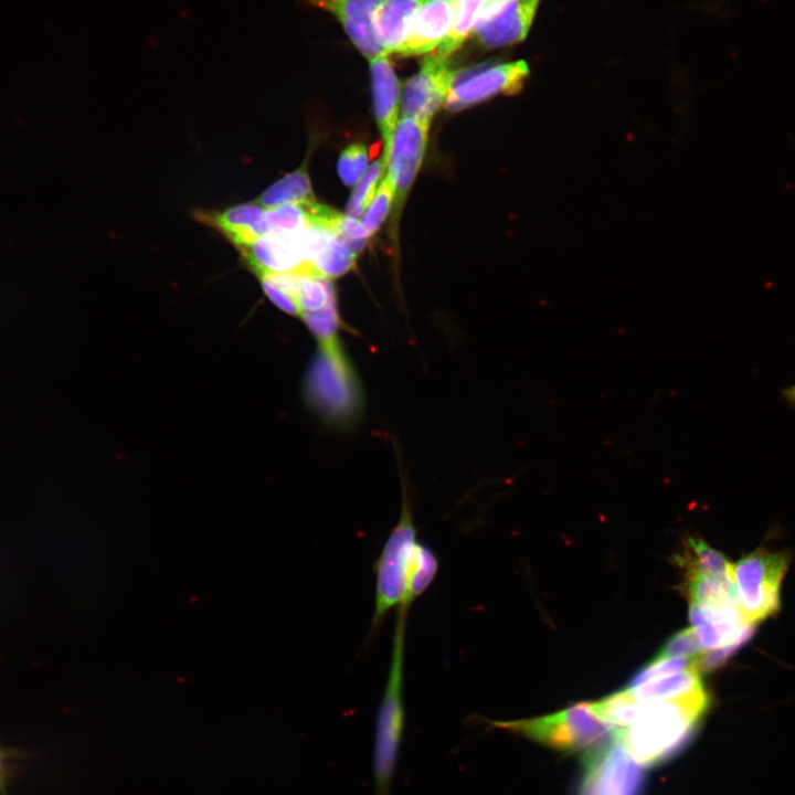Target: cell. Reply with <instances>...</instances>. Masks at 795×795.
Here are the masks:
<instances>
[{"label": "cell", "mask_w": 795, "mask_h": 795, "mask_svg": "<svg viewBox=\"0 0 795 795\" xmlns=\"http://www.w3.org/2000/svg\"><path fill=\"white\" fill-rule=\"evenodd\" d=\"M788 568L785 553L757 550L733 565L740 608L756 624L780 608V587Z\"/></svg>", "instance_id": "8992f818"}, {"label": "cell", "mask_w": 795, "mask_h": 795, "mask_svg": "<svg viewBox=\"0 0 795 795\" xmlns=\"http://www.w3.org/2000/svg\"><path fill=\"white\" fill-rule=\"evenodd\" d=\"M428 120L402 117L392 135L386 169L395 187L394 211L403 204L421 168L428 137Z\"/></svg>", "instance_id": "9c48e42d"}, {"label": "cell", "mask_w": 795, "mask_h": 795, "mask_svg": "<svg viewBox=\"0 0 795 795\" xmlns=\"http://www.w3.org/2000/svg\"><path fill=\"white\" fill-rule=\"evenodd\" d=\"M316 202L317 200L311 188L306 162L295 171L274 182L255 200V203L264 209L283 204L308 205Z\"/></svg>", "instance_id": "ffe728a7"}, {"label": "cell", "mask_w": 795, "mask_h": 795, "mask_svg": "<svg viewBox=\"0 0 795 795\" xmlns=\"http://www.w3.org/2000/svg\"><path fill=\"white\" fill-rule=\"evenodd\" d=\"M368 149L361 142L346 147L339 156L337 170L342 182L353 187L362 177L368 166Z\"/></svg>", "instance_id": "1f68e13d"}, {"label": "cell", "mask_w": 795, "mask_h": 795, "mask_svg": "<svg viewBox=\"0 0 795 795\" xmlns=\"http://www.w3.org/2000/svg\"><path fill=\"white\" fill-rule=\"evenodd\" d=\"M782 396L786 404L795 410V384L782 390Z\"/></svg>", "instance_id": "d590c367"}, {"label": "cell", "mask_w": 795, "mask_h": 795, "mask_svg": "<svg viewBox=\"0 0 795 795\" xmlns=\"http://www.w3.org/2000/svg\"><path fill=\"white\" fill-rule=\"evenodd\" d=\"M395 198V187L389 176L382 180L378 188L371 203L365 209L361 223L367 229L370 236L377 232V230L384 222Z\"/></svg>", "instance_id": "4dcf8cb0"}, {"label": "cell", "mask_w": 795, "mask_h": 795, "mask_svg": "<svg viewBox=\"0 0 795 795\" xmlns=\"http://www.w3.org/2000/svg\"><path fill=\"white\" fill-rule=\"evenodd\" d=\"M305 394L308 404L327 424L347 426L360 416L361 385L339 339L318 343L306 375Z\"/></svg>", "instance_id": "3957f363"}, {"label": "cell", "mask_w": 795, "mask_h": 795, "mask_svg": "<svg viewBox=\"0 0 795 795\" xmlns=\"http://www.w3.org/2000/svg\"><path fill=\"white\" fill-rule=\"evenodd\" d=\"M386 56L381 55L369 61L373 109L384 145L382 156L385 162L392 135L398 124L400 102V83Z\"/></svg>", "instance_id": "2e32d148"}, {"label": "cell", "mask_w": 795, "mask_h": 795, "mask_svg": "<svg viewBox=\"0 0 795 795\" xmlns=\"http://www.w3.org/2000/svg\"><path fill=\"white\" fill-rule=\"evenodd\" d=\"M682 559L686 572L698 573L725 585H735L733 565L704 541L689 538Z\"/></svg>", "instance_id": "44dd1931"}, {"label": "cell", "mask_w": 795, "mask_h": 795, "mask_svg": "<svg viewBox=\"0 0 795 795\" xmlns=\"http://www.w3.org/2000/svg\"><path fill=\"white\" fill-rule=\"evenodd\" d=\"M409 608L398 607L388 678L375 717L372 753L374 795H390L405 728L403 678Z\"/></svg>", "instance_id": "7a4b0ae2"}, {"label": "cell", "mask_w": 795, "mask_h": 795, "mask_svg": "<svg viewBox=\"0 0 795 795\" xmlns=\"http://www.w3.org/2000/svg\"><path fill=\"white\" fill-rule=\"evenodd\" d=\"M529 77L524 61L483 65L460 80L455 78L445 100L447 110L457 112L499 94L515 95Z\"/></svg>", "instance_id": "ba28073f"}, {"label": "cell", "mask_w": 795, "mask_h": 795, "mask_svg": "<svg viewBox=\"0 0 795 795\" xmlns=\"http://www.w3.org/2000/svg\"><path fill=\"white\" fill-rule=\"evenodd\" d=\"M333 14L357 49L370 61L388 55L377 40L372 15L383 0H306Z\"/></svg>", "instance_id": "9a60e30c"}, {"label": "cell", "mask_w": 795, "mask_h": 795, "mask_svg": "<svg viewBox=\"0 0 795 795\" xmlns=\"http://www.w3.org/2000/svg\"><path fill=\"white\" fill-rule=\"evenodd\" d=\"M628 689L640 702L674 700L706 690L698 665Z\"/></svg>", "instance_id": "d6986e66"}, {"label": "cell", "mask_w": 795, "mask_h": 795, "mask_svg": "<svg viewBox=\"0 0 795 795\" xmlns=\"http://www.w3.org/2000/svg\"><path fill=\"white\" fill-rule=\"evenodd\" d=\"M265 209L255 202L242 203L222 211H200L194 216L198 221L220 231L237 248L253 242L254 226Z\"/></svg>", "instance_id": "e0dca14e"}, {"label": "cell", "mask_w": 795, "mask_h": 795, "mask_svg": "<svg viewBox=\"0 0 795 795\" xmlns=\"http://www.w3.org/2000/svg\"><path fill=\"white\" fill-rule=\"evenodd\" d=\"M577 795H642L644 770L617 741L585 757Z\"/></svg>", "instance_id": "52a82bcc"}, {"label": "cell", "mask_w": 795, "mask_h": 795, "mask_svg": "<svg viewBox=\"0 0 795 795\" xmlns=\"http://www.w3.org/2000/svg\"><path fill=\"white\" fill-rule=\"evenodd\" d=\"M298 231L262 235L239 251L257 277L275 273L321 277L306 261Z\"/></svg>", "instance_id": "7c38bea8"}, {"label": "cell", "mask_w": 795, "mask_h": 795, "mask_svg": "<svg viewBox=\"0 0 795 795\" xmlns=\"http://www.w3.org/2000/svg\"><path fill=\"white\" fill-rule=\"evenodd\" d=\"M438 571V559L434 550L417 541L407 575L406 603L411 605L432 584Z\"/></svg>", "instance_id": "d4e9b609"}, {"label": "cell", "mask_w": 795, "mask_h": 795, "mask_svg": "<svg viewBox=\"0 0 795 795\" xmlns=\"http://www.w3.org/2000/svg\"><path fill=\"white\" fill-rule=\"evenodd\" d=\"M300 318L316 337L318 343L339 339L340 318L336 298L321 309L303 312Z\"/></svg>", "instance_id": "f1b7e54d"}, {"label": "cell", "mask_w": 795, "mask_h": 795, "mask_svg": "<svg viewBox=\"0 0 795 795\" xmlns=\"http://www.w3.org/2000/svg\"><path fill=\"white\" fill-rule=\"evenodd\" d=\"M454 18V0H425L413 13L396 54L411 56L436 50L451 32Z\"/></svg>", "instance_id": "5bb4252c"}, {"label": "cell", "mask_w": 795, "mask_h": 795, "mask_svg": "<svg viewBox=\"0 0 795 795\" xmlns=\"http://www.w3.org/2000/svg\"><path fill=\"white\" fill-rule=\"evenodd\" d=\"M455 76L447 57L436 53L426 56L420 71L404 86L401 103L403 117L431 121L446 100Z\"/></svg>", "instance_id": "8fae6325"}, {"label": "cell", "mask_w": 795, "mask_h": 795, "mask_svg": "<svg viewBox=\"0 0 795 795\" xmlns=\"http://www.w3.org/2000/svg\"><path fill=\"white\" fill-rule=\"evenodd\" d=\"M490 723L551 749L585 752L586 756L614 740L612 728L596 714L592 702H581L543 717Z\"/></svg>", "instance_id": "277c9868"}, {"label": "cell", "mask_w": 795, "mask_h": 795, "mask_svg": "<svg viewBox=\"0 0 795 795\" xmlns=\"http://www.w3.org/2000/svg\"><path fill=\"white\" fill-rule=\"evenodd\" d=\"M490 1H496V0H490Z\"/></svg>", "instance_id": "8d00e7d4"}, {"label": "cell", "mask_w": 795, "mask_h": 795, "mask_svg": "<svg viewBox=\"0 0 795 795\" xmlns=\"http://www.w3.org/2000/svg\"><path fill=\"white\" fill-rule=\"evenodd\" d=\"M708 706L706 690L674 700L640 702L633 721L614 734V740L642 766L662 763L689 743Z\"/></svg>", "instance_id": "6da1fadb"}, {"label": "cell", "mask_w": 795, "mask_h": 795, "mask_svg": "<svg viewBox=\"0 0 795 795\" xmlns=\"http://www.w3.org/2000/svg\"><path fill=\"white\" fill-rule=\"evenodd\" d=\"M702 650L693 628L689 627L674 634L656 657H699Z\"/></svg>", "instance_id": "d6a6232c"}, {"label": "cell", "mask_w": 795, "mask_h": 795, "mask_svg": "<svg viewBox=\"0 0 795 795\" xmlns=\"http://www.w3.org/2000/svg\"><path fill=\"white\" fill-rule=\"evenodd\" d=\"M540 0H496L479 13L473 34L486 49L512 45L528 34Z\"/></svg>", "instance_id": "30bf717a"}, {"label": "cell", "mask_w": 795, "mask_h": 795, "mask_svg": "<svg viewBox=\"0 0 795 795\" xmlns=\"http://www.w3.org/2000/svg\"><path fill=\"white\" fill-rule=\"evenodd\" d=\"M695 665H698V657H656L634 674L627 688L680 672Z\"/></svg>", "instance_id": "f546056e"}, {"label": "cell", "mask_w": 795, "mask_h": 795, "mask_svg": "<svg viewBox=\"0 0 795 795\" xmlns=\"http://www.w3.org/2000/svg\"><path fill=\"white\" fill-rule=\"evenodd\" d=\"M455 18L447 38L436 49V54L447 57L473 33L477 18L490 0H454Z\"/></svg>", "instance_id": "603a6c76"}, {"label": "cell", "mask_w": 795, "mask_h": 795, "mask_svg": "<svg viewBox=\"0 0 795 795\" xmlns=\"http://www.w3.org/2000/svg\"><path fill=\"white\" fill-rule=\"evenodd\" d=\"M26 755L17 749L0 745V795H9V784L12 778L14 763Z\"/></svg>", "instance_id": "836d02e7"}, {"label": "cell", "mask_w": 795, "mask_h": 795, "mask_svg": "<svg viewBox=\"0 0 795 795\" xmlns=\"http://www.w3.org/2000/svg\"><path fill=\"white\" fill-rule=\"evenodd\" d=\"M262 287L266 296L274 303L279 309L287 314L299 316L300 310L296 300L286 294L284 290L276 287L274 284L265 278H259Z\"/></svg>", "instance_id": "e575fe53"}, {"label": "cell", "mask_w": 795, "mask_h": 795, "mask_svg": "<svg viewBox=\"0 0 795 795\" xmlns=\"http://www.w3.org/2000/svg\"><path fill=\"white\" fill-rule=\"evenodd\" d=\"M314 204V203H312ZM310 205L283 204L265 209L254 226V235L290 233L310 226Z\"/></svg>", "instance_id": "7402d4cb"}, {"label": "cell", "mask_w": 795, "mask_h": 795, "mask_svg": "<svg viewBox=\"0 0 795 795\" xmlns=\"http://www.w3.org/2000/svg\"><path fill=\"white\" fill-rule=\"evenodd\" d=\"M689 617L702 649L735 646L740 648L755 629L740 606L733 604H690Z\"/></svg>", "instance_id": "4fadbf2b"}, {"label": "cell", "mask_w": 795, "mask_h": 795, "mask_svg": "<svg viewBox=\"0 0 795 795\" xmlns=\"http://www.w3.org/2000/svg\"><path fill=\"white\" fill-rule=\"evenodd\" d=\"M356 258V253L336 235H331L311 265L321 277L332 279L349 272L354 266Z\"/></svg>", "instance_id": "484cf974"}, {"label": "cell", "mask_w": 795, "mask_h": 795, "mask_svg": "<svg viewBox=\"0 0 795 795\" xmlns=\"http://www.w3.org/2000/svg\"><path fill=\"white\" fill-rule=\"evenodd\" d=\"M386 169V162L383 156L377 158L363 172L360 180L354 186L351 197L348 201L346 215L358 219L362 212L371 203L377 190L378 183Z\"/></svg>", "instance_id": "4316f807"}, {"label": "cell", "mask_w": 795, "mask_h": 795, "mask_svg": "<svg viewBox=\"0 0 795 795\" xmlns=\"http://www.w3.org/2000/svg\"><path fill=\"white\" fill-rule=\"evenodd\" d=\"M425 0H383L374 10L372 24L378 42L386 54L396 53L403 43L410 20Z\"/></svg>", "instance_id": "ac0fdd59"}, {"label": "cell", "mask_w": 795, "mask_h": 795, "mask_svg": "<svg viewBox=\"0 0 795 795\" xmlns=\"http://www.w3.org/2000/svg\"><path fill=\"white\" fill-rule=\"evenodd\" d=\"M405 486L398 523L391 530L375 564V598L372 628L389 611L406 603L407 575L417 542L413 511Z\"/></svg>", "instance_id": "5b68a950"}, {"label": "cell", "mask_w": 795, "mask_h": 795, "mask_svg": "<svg viewBox=\"0 0 795 795\" xmlns=\"http://www.w3.org/2000/svg\"><path fill=\"white\" fill-rule=\"evenodd\" d=\"M335 298L336 293L331 279L312 276L303 277L296 295L300 315L306 311L321 309Z\"/></svg>", "instance_id": "83f0119b"}, {"label": "cell", "mask_w": 795, "mask_h": 795, "mask_svg": "<svg viewBox=\"0 0 795 795\" xmlns=\"http://www.w3.org/2000/svg\"><path fill=\"white\" fill-rule=\"evenodd\" d=\"M596 714L605 721L614 734L625 730L637 713L638 701L628 688L614 692L606 698L592 702Z\"/></svg>", "instance_id": "cb8c5ba5"}]
</instances>
